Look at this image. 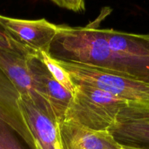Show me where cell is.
Masks as SVG:
<instances>
[{"mask_svg":"<svg viewBox=\"0 0 149 149\" xmlns=\"http://www.w3.org/2000/svg\"><path fill=\"white\" fill-rule=\"evenodd\" d=\"M0 69L13 83L20 96L29 98L36 106L55 116L51 106L38 90L27 57L17 52L0 49Z\"/></svg>","mask_w":149,"mask_h":149,"instance_id":"5","label":"cell"},{"mask_svg":"<svg viewBox=\"0 0 149 149\" xmlns=\"http://www.w3.org/2000/svg\"><path fill=\"white\" fill-rule=\"evenodd\" d=\"M15 134L10 127L0 121V149H26Z\"/></svg>","mask_w":149,"mask_h":149,"instance_id":"14","label":"cell"},{"mask_svg":"<svg viewBox=\"0 0 149 149\" xmlns=\"http://www.w3.org/2000/svg\"><path fill=\"white\" fill-rule=\"evenodd\" d=\"M56 59L69 73L74 84L100 88L129 102L119 124L149 119V83L106 68L72 60Z\"/></svg>","mask_w":149,"mask_h":149,"instance_id":"1","label":"cell"},{"mask_svg":"<svg viewBox=\"0 0 149 149\" xmlns=\"http://www.w3.org/2000/svg\"><path fill=\"white\" fill-rule=\"evenodd\" d=\"M0 26L13 39L39 54L50 53L59 33V25L45 18L25 20L0 15Z\"/></svg>","mask_w":149,"mask_h":149,"instance_id":"4","label":"cell"},{"mask_svg":"<svg viewBox=\"0 0 149 149\" xmlns=\"http://www.w3.org/2000/svg\"><path fill=\"white\" fill-rule=\"evenodd\" d=\"M112 49L130 65L138 80L149 83V47L132 33L103 29Z\"/></svg>","mask_w":149,"mask_h":149,"instance_id":"7","label":"cell"},{"mask_svg":"<svg viewBox=\"0 0 149 149\" xmlns=\"http://www.w3.org/2000/svg\"><path fill=\"white\" fill-rule=\"evenodd\" d=\"M123 146H124V149H146L143 148H141V147L135 146L125 145V144H123Z\"/></svg>","mask_w":149,"mask_h":149,"instance_id":"17","label":"cell"},{"mask_svg":"<svg viewBox=\"0 0 149 149\" xmlns=\"http://www.w3.org/2000/svg\"><path fill=\"white\" fill-rule=\"evenodd\" d=\"M75 88L63 121L93 130L111 132L129 102L106 90L84 84Z\"/></svg>","mask_w":149,"mask_h":149,"instance_id":"3","label":"cell"},{"mask_svg":"<svg viewBox=\"0 0 149 149\" xmlns=\"http://www.w3.org/2000/svg\"><path fill=\"white\" fill-rule=\"evenodd\" d=\"M52 2L59 7L75 12L83 11L85 8L83 1H52Z\"/></svg>","mask_w":149,"mask_h":149,"instance_id":"15","label":"cell"},{"mask_svg":"<svg viewBox=\"0 0 149 149\" xmlns=\"http://www.w3.org/2000/svg\"><path fill=\"white\" fill-rule=\"evenodd\" d=\"M62 149H124L111 131L93 130L71 122L59 124Z\"/></svg>","mask_w":149,"mask_h":149,"instance_id":"8","label":"cell"},{"mask_svg":"<svg viewBox=\"0 0 149 149\" xmlns=\"http://www.w3.org/2000/svg\"><path fill=\"white\" fill-rule=\"evenodd\" d=\"M133 36L137 39H140L143 42L146 44L147 46L149 47V33L146 34H138V33H132Z\"/></svg>","mask_w":149,"mask_h":149,"instance_id":"16","label":"cell"},{"mask_svg":"<svg viewBox=\"0 0 149 149\" xmlns=\"http://www.w3.org/2000/svg\"><path fill=\"white\" fill-rule=\"evenodd\" d=\"M20 97L17 89L0 69V121L18 135L29 148L34 149L33 138L19 106Z\"/></svg>","mask_w":149,"mask_h":149,"instance_id":"10","label":"cell"},{"mask_svg":"<svg viewBox=\"0 0 149 149\" xmlns=\"http://www.w3.org/2000/svg\"><path fill=\"white\" fill-rule=\"evenodd\" d=\"M41 60L54 79L73 95L75 84L72 78L69 73L60 65L56 58L52 57L50 53L42 52H41Z\"/></svg>","mask_w":149,"mask_h":149,"instance_id":"12","label":"cell"},{"mask_svg":"<svg viewBox=\"0 0 149 149\" xmlns=\"http://www.w3.org/2000/svg\"><path fill=\"white\" fill-rule=\"evenodd\" d=\"M55 42L68 56L61 59L106 68L137 79L127 61L109 46L103 29L93 25L84 27L59 25Z\"/></svg>","mask_w":149,"mask_h":149,"instance_id":"2","label":"cell"},{"mask_svg":"<svg viewBox=\"0 0 149 149\" xmlns=\"http://www.w3.org/2000/svg\"><path fill=\"white\" fill-rule=\"evenodd\" d=\"M111 132L121 143L149 149V120L118 124Z\"/></svg>","mask_w":149,"mask_h":149,"instance_id":"11","label":"cell"},{"mask_svg":"<svg viewBox=\"0 0 149 149\" xmlns=\"http://www.w3.org/2000/svg\"><path fill=\"white\" fill-rule=\"evenodd\" d=\"M19 106L33 141L34 149H62L59 123L52 115L20 96Z\"/></svg>","mask_w":149,"mask_h":149,"instance_id":"6","label":"cell"},{"mask_svg":"<svg viewBox=\"0 0 149 149\" xmlns=\"http://www.w3.org/2000/svg\"><path fill=\"white\" fill-rule=\"evenodd\" d=\"M28 63L39 93L51 106L58 123L63 122L72 94L57 82L40 58H28Z\"/></svg>","mask_w":149,"mask_h":149,"instance_id":"9","label":"cell"},{"mask_svg":"<svg viewBox=\"0 0 149 149\" xmlns=\"http://www.w3.org/2000/svg\"><path fill=\"white\" fill-rule=\"evenodd\" d=\"M0 49L17 52L27 57L28 58H39L41 56V53L39 54L34 52L13 39L1 26H0Z\"/></svg>","mask_w":149,"mask_h":149,"instance_id":"13","label":"cell"}]
</instances>
